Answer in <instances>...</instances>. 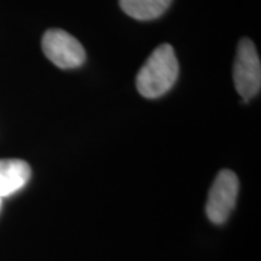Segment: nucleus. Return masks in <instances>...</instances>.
<instances>
[{
    "instance_id": "nucleus-6",
    "label": "nucleus",
    "mask_w": 261,
    "mask_h": 261,
    "mask_svg": "<svg viewBox=\"0 0 261 261\" xmlns=\"http://www.w3.org/2000/svg\"><path fill=\"white\" fill-rule=\"evenodd\" d=\"M173 0H119L121 9L137 20L160 18L170 8Z\"/></svg>"
},
{
    "instance_id": "nucleus-1",
    "label": "nucleus",
    "mask_w": 261,
    "mask_h": 261,
    "mask_svg": "<svg viewBox=\"0 0 261 261\" xmlns=\"http://www.w3.org/2000/svg\"><path fill=\"white\" fill-rule=\"evenodd\" d=\"M178 75V63L174 48L161 44L152 51L137 74V89L147 99H157L174 86Z\"/></svg>"
},
{
    "instance_id": "nucleus-5",
    "label": "nucleus",
    "mask_w": 261,
    "mask_h": 261,
    "mask_svg": "<svg viewBox=\"0 0 261 261\" xmlns=\"http://www.w3.org/2000/svg\"><path fill=\"white\" fill-rule=\"evenodd\" d=\"M31 174V167L23 160H0V199L23 189Z\"/></svg>"
},
{
    "instance_id": "nucleus-3",
    "label": "nucleus",
    "mask_w": 261,
    "mask_h": 261,
    "mask_svg": "<svg viewBox=\"0 0 261 261\" xmlns=\"http://www.w3.org/2000/svg\"><path fill=\"white\" fill-rule=\"evenodd\" d=\"M42 51L53 64L63 70L77 68L86 61L83 45L63 29H48L42 37Z\"/></svg>"
},
{
    "instance_id": "nucleus-2",
    "label": "nucleus",
    "mask_w": 261,
    "mask_h": 261,
    "mask_svg": "<svg viewBox=\"0 0 261 261\" xmlns=\"http://www.w3.org/2000/svg\"><path fill=\"white\" fill-rule=\"evenodd\" d=\"M233 84L237 92L243 97V103H247L260 93V57L255 45L248 38H243L237 48V56L233 63Z\"/></svg>"
},
{
    "instance_id": "nucleus-4",
    "label": "nucleus",
    "mask_w": 261,
    "mask_h": 261,
    "mask_svg": "<svg viewBox=\"0 0 261 261\" xmlns=\"http://www.w3.org/2000/svg\"><path fill=\"white\" fill-rule=\"evenodd\" d=\"M240 181L237 174L231 170H222L218 173L206 202V215L211 222L222 225L229 218L235 207Z\"/></svg>"
},
{
    "instance_id": "nucleus-7",
    "label": "nucleus",
    "mask_w": 261,
    "mask_h": 261,
    "mask_svg": "<svg viewBox=\"0 0 261 261\" xmlns=\"http://www.w3.org/2000/svg\"><path fill=\"white\" fill-rule=\"evenodd\" d=\"M0 207H2V199H0Z\"/></svg>"
}]
</instances>
